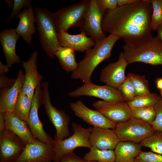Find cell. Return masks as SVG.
<instances>
[{"mask_svg":"<svg viewBox=\"0 0 162 162\" xmlns=\"http://www.w3.org/2000/svg\"><path fill=\"white\" fill-rule=\"evenodd\" d=\"M5 74H0V88L10 87L14 83L16 79L7 77Z\"/></svg>","mask_w":162,"mask_h":162,"instance_id":"obj_39","label":"cell"},{"mask_svg":"<svg viewBox=\"0 0 162 162\" xmlns=\"http://www.w3.org/2000/svg\"></svg>","mask_w":162,"mask_h":162,"instance_id":"obj_47","label":"cell"},{"mask_svg":"<svg viewBox=\"0 0 162 162\" xmlns=\"http://www.w3.org/2000/svg\"><path fill=\"white\" fill-rule=\"evenodd\" d=\"M140 143L142 147L148 148L153 152L162 155V132L154 131Z\"/></svg>","mask_w":162,"mask_h":162,"instance_id":"obj_29","label":"cell"},{"mask_svg":"<svg viewBox=\"0 0 162 162\" xmlns=\"http://www.w3.org/2000/svg\"><path fill=\"white\" fill-rule=\"evenodd\" d=\"M118 89L126 102L131 100L136 96L134 87L128 76Z\"/></svg>","mask_w":162,"mask_h":162,"instance_id":"obj_33","label":"cell"},{"mask_svg":"<svg viewBox=\"0 0 162 162\" xmlns=\"http://www.w3.org/2000/svg\"><path fill=\"white\" fill-rule=\"evenodd\" d=\"M38 56V52L34 51L27 61H23L22 62L25 72L22 92L32 99L36 88L41 84L43 79L42 76L38 70L37 62Z\"/></svg>","mask_w":162,"mask_h":162,"instance_id":"obj_17","label":"cell"},{"mask_svg":"<svg viewBox=\"0 0 162 162\" xmlns=\"http://www.w3.org/2000/svg\"><path fill=\"white\" fill-rule=\"evenodd\" d=\"M104 14L97 0H90L88 8L80 27L81 32L92 38L96 43L106 37L102 26Z\"/></svg>","mask_w":162,"mask_h":162,"instance_id":"obj_9","label":"cell"},{"mask_svg":"<svg viewBox=\"0 0 162 162\" xmlns=\"http://www.w3.org/2000/svg\"><path fill=\"white\" fill-rule=\"evenodd\" d=\"M20 36L15 29H4L0 33V41L5 57L6 65L10 68L15 64L21 62V59L16 53V45Z\"/></svg>","mask_w":162,"mask_h":162,"instance_id":"obj_19","label":"cell"},{"mask_svg":"<svg viewBox=\"0 0 162 162\" xmlns=\"http://www.w3.org/2000/svg\"><path fill=\"white\" fill-rule=\"evenodd\" d=\"M160 92L161 94V97H162V90H160Z\"/></svg>","mask_w":162,"mask_h":162,"instance_id":"obj_46","label":"cell"},{"mask_svg":"<svg viewBox=\"0 0 162 162\" xmlns=\"http://www.w3.org/2000/svg\"><path fill=\"white\" fill-rule=\"evenodd\" d=\"M161 97L157 94L151 93L142 96H136L132 100L127 102L130 110L154 106Z\"/></svg>","mask_w":162,"mask_h":162,"instance_id":"obj_28","label":"cell"},{"mask_svg":"<svg viewBox=\"0 0 162 162\" xmlns=\"http://www.w3.org/2000/svg\"><path fill=\"white\" fill-rule=\"evenodd\" d=\"M24 80V74L20 69L14 84L10 87L1 88L0 112H13L19 94L22 91Z\"/></svg>","mask_w":162,"mask_h":162,"instance_id":"obj_18","label":"cell"},{"mask_svg":"<svg viewBox=\"0 0 162 162\" xmlns=\"http://www.w3.org/2000/svg\"><path fill=\"white\" fill-rule=\"evenodd\" d=\"M8 7L9 8L13 9L14 5V0H5Z\"/></svg>","mask_w":162,"mask_h":162,"instance_id":"obj_45","label":"cell"},{"mask_svg":"<svg viewBox=\"0 0 162 162\" xmlns=\"http://www.w3.org/2000/svg\"><path fill=\"white\" fill-rule=\"evenodd\" d=\"M32 99L24 93H20L13 113L21 119L27 122L32 105Z\"/></svg>","mask_w":162,"mask_h":162,"instance_id":"obj_26","label":"cell"},{"mask_svg":"<svg viewBox=\"0 0 162 162\" xmlns=\"http://www.w3.org/2000/svg\"><path fill=\"white\" fill-rule=\"evenodd\" d=\"M152 8L150 27L152 30L157 31L162 23V0H150Z\"/></svg>","mask_w":162,"mask_h":162,"instance_id":"obj_32","label":"cell"},{"mask_svg":"<svg viewBox=\"0 0 162 162\" xmlns=\"http://www.w3.org/2000/svg\"><path fill=\"white\" fill-rule=\"evenodd\" d=\"M152 12L150 0H137L130 5L107 10L103 17L102 29L123 40L152 35Z\"/></svg>","mask_w":162,"mask_h":162,"instance_id":"obj_1","label":"cell"},{"mask_svg":"<svg viewBox=\"0 0 162 162\" xmlns=\"http://www.w3.org/2000/svg\"><path fill=\"white\" fill-rule=\"evenodd\" d=\"M114 130L119 142L136 143H140L155 131L150 124L132 117L126 121L117 124Z\"/></svg>","mask_w":162,"mask_h":162,"instance_id":"obj_8","label":"cell"},{"mask_svg":"<svg viewBox=\"0 0 162 162\" xmlns=\"http://www.w3.org/2000/svg\"><path fill=\"white\" fill-rule=\"evenodd\" d=\"M58 38L61 46L69 48L75 51L85 52L96 44L92 38L82 32L77 34H70L61 31L58 33Z\"/></svg>","mask_w":162,"mask_h":162,"instance_id":"obj_20","label":"cell"},{"mask_svg":"<svg viewBox=\"0 0 162 162\" xmlns=\"http://www.w3.org/2000/svg\"><path fill=\"white\" fill-rule=\"evenodd\" d=\"M42 88V104L49 120L55 127L56 133L54 140H63L70 136L69 129L70 118L64 111L54 107L52 104L49 90V83L41 84Z\"/></svg>","mask_w":162,"mask_h":162,"instance_id":"obj_5","label":"cell"},{"mask_svg":"<svg viewBox=\"0 0 162 162\" xmlns=\"http://www.w3.org/2000/svg\"><path fill=\"white\" fill-rule=\"evenodd\" d=\"M70 107L75 115L93 127L114 130L117 124L106 118L102 113L90 109L81 100L70 104Z\"/></svg>","mask_w":162,"mask_h":162,"instance_id":"obj_14","label":"cell"},{"mask_svg":"<svg viewBox=\"0 0 162 162\" xmlns=\"http://www.w3.org/2000/svg\"><path fill=\"white\" fill-rule=\"evenodd\" d=\"M128 64L123 52H120L117 61L109 64L102 69L100 81L118 89L126 78L125 71Z\"/></svg>","mask_w":162,"mask_h":162,"instance_id":"obj_16","label":"cell"},{"mask_svg":"<svg viewBox=\"0 0 162 162\" xmlns=\"http://www.w3.org/2000/svg\"><path fill=\"white\" fill-rule=\"evenodd\" d=\"M67 94L73 98L85 96L94 97L110 102L125 101L117 88L107 85H97L93 82L84 83L76 89L68 93Z\"/></svg>","mask_w":162,"mask_h":162,"instance_id":"obj_11","label":"cell"},{"mask_svg":"<svg viewBox=\"0 0 162 162\" xmlns=\"http://www.w3.org/2000/svg\"><path fill=\"white\" fill-rule=\"evenodd\" d=\"M36 28L39 40L44 51L50 59L55 57L56 50L61 46L58 38L54 13L46 8H34Z\"/></svg>","mask_w":162,"mask_h":162,"instance_id":"obj_4","label":"cell"},{"mask_svg":"<svg viewBox=\"0 0 162 162\" xmlns=\"http://www.w3.org/2000/svg\"><path fill=\"white\" fill-rule=\"evenodd\" d=\"M140 143L131 141H119L114 151L115 162H134L135 158L142 151Z\"/></svg>","mask_w":162,"mask_h":162,"instance_id":"obj_24","label":"cell"},{"mask_svg":"<svg viewBox=\"0 0 162 162\" xmlns=\"http://www.w3.org/2000/svg\"><path fill=\"white\" fill-rule=\"evenodd\" d=\"M134 162H162V155L151 152L142 151Z\"/></svg>","mask_w":162,"mask_h":162,"instance_id":"obj_36","label":"cell"},{"mask_svg":"<svg viewBox=\"0 0 162 162\" xmlns=\"http://www.w3.org/2000/svg\"><path fill=\"white\" fill-rule=\"evenodd\" d=\"M82 158L88 162H115L116 157L113 150H100L92 147Z\"/></svg>","mask_w":162,"mask_h":162,"instance_id":"obj_27","label":"cell"},{"mask_svg":"<svg viewBox=\"0 0 162 162\" xmlns=\"http://www.w3.org/2000/svg\"><path fill=\"white\" fill-rule=\"evenodd\" d=\"M97 3L102 11L114 9L117 7V0H97Z\"/></svg>","mask_w":162,"mask_h":162,"instance_id":"obj_37","label":"cell"},{"mask_svg":"<svg viewBox=\"0 0 162 162\" xmlns=\"http://www.w3.org/2000/svg\"><path fill=\"white\" fill-rule=\"evenodd\" d=\"M31 0H14V5L11 13L6 20L9 22L17 17L22 11V10L26 8L32 6Z\"/></svg>","mask_w":162,"mask_h":162,"instance_id":"obj_34","label":"cell"},{"mask_svg":"<svg viewBox=\"0 0 162 162\" xmlns=\"http://www.w3.org/2000/svg\"><path fill=\"white\" fill-rule=\"evenodd\" d=\"M127 76L133 84L136 96L144 95L151 93L148 81L144 76L130 73Z\"/></svg>","mask_w":162,"mask_h":162,"instance_id":"obj_30","label":"cell"},{"mask_svg":"<svg viewBox=\"0 0 162 162\" xmlns=\"http://www.w3.org/2000/svg\"><path fill=\"white\" fill-rule=\"evenodd\" d=\"M90 0H83L53 13L57 32H68L72 27L81 26L88 8Z\"/></svg>","mask_w":162,"mask_h":162,"instance_id":"obj_7","label":"cell"},{"mask_svg":"<svg viewBox=\"0 0 162 162\" xmlns=\"http://www.w3.org/2000/svg\"><path fill=\"white\" fill-rule=\"evenodd\" d=\"M124 55L128 64L141 62L162 65V41L152 35L124 39Z\"/></svg>","mask_w":162,"mask_h":162,"instance_id":"obj_2","label":"cell"},{"mask_svg":"<svg viewBox=\"0 0 162 162\" xmlns=\"http://www.w3.org/2000/svg\"><path fill=\"white\" fill-rule=\"evenodd\" d=\"M26 146L19 137L4 129L0 132V162H15Z\"/></svg>","mask_w":162,"mask_h":162,"instance_id":"obj_12","label":"cell"},{"mask_svg":"<svg viewBox=\"0 0 162 162\" xmlns=\"http://www.w3.org/2000/svg\"><path fill=\"white\" fill-rule=\"evenodd\" d=\"M9 68L6 64H3L0 61V74H6L9 72Z\"/></svg>","mask_w":162,"mask_h":162,"instance_id":"obj_42","label":"cell"},{"mask_svg":"<svg viewBox=\"0 0 162 162\" xmlns=\"http://www.w3.org/2000/svg\"><path fill=\"white\" fill-rule=\"evenodd\" d=\"M153 106L155 112V117L151 125L155 131L162 132V97Z\"/></svg>","mask_w":162,"mask_h":162,"instance_id":"obj_35","label":"cell"},{"mask_svg":"<svg viewBox=\"0 0 162 162\" xmlns=\"http://www.w3.org/2000/svg\"><path fill=\"white\" fill-rule=\"evenodd\" d=\"M137 0H117V6L120 7L131 4Z\"/></svg>","mask_w":162,"mask_h":162,"instance_id":"obj_40","label":"cell"},{"mask_svg":"<svg viewBox=\"0 0 162 162\" xmlns=\"http://www.w3.org/2000/svg\"><path fill=\"white\" fill-rule=\"evenodd\" d=\"M5 118L4 113L0 112V132L5 129Z\"/></svg>","mask_w":162,"mask_h":162,"instance_id":"obj_41","label":"cell"},{"mask_svg":"<svg viewBox=\"0 0 162 162\" xmlns=\"http://www.w3.org/2000/svg\"><path fill=\"white\" fill-rule=\"evenodd\" d=\"M157 31V35L156 36L162 41V23L158 27Z\"/></svg>","mask_w":162,"mask_h":162,"instance_id":"obj_44","label":"cell"},{"mask_svg":"<svg viewBox=\"0 0 162 162\" xmlns=\"http://www.w3.org/2000/svg\"><path fill=\"white\" fill-rule=\"evenodd\" d=\"M18 24L15 29L18 35L22 37L23 40L30 44L32 40V36L36 32L35 26V17L34 8L32 6L26 8L18 16Z\"/></svg>","mask_w":162,"mask_h":162,"instance_id":"obj_21","label":"cell"},{"mask_svg":"<svg viewBox=\"0 0 162 162\" xmlns=\"http://www.w3.org/2000/svg\"><path fill=\"white\" fill-rule=\"evenodd\" d=\"M5 118V128L19 137L26 145L36 140L33 137L27 123L15 116L13 112L4 113Z\"/></svg>","mask_w":162,"mask_h":162,"instance_id":"obj_23","label":"cell"},{"mask_svg":"<svg viewBox=\"0 0 162 162\" xmlns=\"http://www.w3.org/2000/svg\"><path fill=\"white\" fill-rule=\"evenodd\" d=\"M55 157L54 146L38 140L26 145L23 151L15 162H47Z\"/></svg>","mask_w":162,"mask_h":162,"instance_id":"obj_15","label":"cell"},{"mask_svg":"<svg viewBox=\"0 0 162 162\" xmlns=\"http://www.w3.org/2000/svg\"><path fill=\"white\" fill-rule=\"evenodd\" d=\"M120 38L116 35L110 34L96 43L93 48L85 52L83 58L78 63L77 68L72 72L71 78L80 80L84 83H92L91 76L94 71L100 63L111 57L112 49Z\"/></svg>","mask_w":162,"mask_h":162,"instance_id":"obj_3","label":"cell"},{"mask_svg":"<svg viewBox=\"0 0 162 162\" xmlns=\"http://www.w3.org/2000/svg\"><path fill=\"white\" fill-rule=\"evenodd\" d=\"M93 106L106 118L116 124L126 121L131 117V110L125 101L99 100L94 102Z\"/></svg>","mask_w":162,"mask_h":162,"instance_id":"obj_13","label":"cell"},{"mask_svg":"<svg viewBox=\"0 0 162 162\" xmlns=\"http://www.w3.org/2000/svg\"><path fill=\"white\" fill-rule=\"evenodd\" d=\"M73 134L63 140L57 141L53 139L55 157L53 162H60L64 155L74 152L79 147L90 149L92 147L89 142V137L92 127L86 128L80 124L72 122Z\"/></svg>","mask_w":162,"mask_h":162,"instance_id":"obj_6","label":"cell"},{"mask_svg":"<svg viewBox=\"0 0 162 162\" xmlns=\"http://www.w3.org/2000/svg\"><path fill=\"white\" fill-rule=\"evenodd\" d=\"M131 117L145 122L150 125L154 120L155 112L154 106H148L131 110Z\"/></svg>","mask_w":162,"mask_h":162,"instance_id":"obj_31","label":"cell"},{"mask_svg":"<svg viewBox=\"0 0 162 162\" xmlns=\"http://www.w3.org/2000/svg\"><path fill=\"white\" fill-rule=\"evenodd\" d=\"M60 162H88L83 160L82 158L76 154L74 152L66 154L61 159Z\"/></svg>","mask_w":162,"mask_h":162,"instance_id":"obj_38","label":"cell"},{"mask_svg":"<svg viewBox=\"0 0 162 162\" xmlns=\"http://www.w3.org/2000/svg\"><path fill=\"white\" fill-rule=\"evenodd\" d=\"M75 52L69 48L62 46L57 48L55 51V56L62 68L67 73L72 72L78 67Z\"/></svg>","mask_w":162,"mask_h":162,"instance_id":"obj_25","label":"cell"},{"mask_svg":"<svg viewBox=\"0 0 162 162\" xmlns=\"http://www.w3.org/2000/svg\"><path fill=\"white\" fill-rule=\"evenodd\" d=\"M42 88L41 84L36 88L32 99V105L27 122L34 138L46 144L53 146V139L44 130L43 124L38 114L42 104Z\"/></svg>","mask_w":162,"mask_h":162,"instance_id":"obj_10","label":"cell"},{"mask_svg":"<svg viewBox=\"0 0 162 162\" xmlns=\"http://www.w3.org/2000/svg\"><path fill=\"white\" fill-rule=\"evenodd\" d=\"M89 140L92 147L104 150H113L119 142L114 130L93 127Z\"/></svg>","mask_w":162,"mask_h":162,"instance_id":"obj_22","label":"cell"},{"mask_svg":"<svg viewBox=\"0 0 162 162\" xmlns=\"http://www.w3.org/2000/svg\"><path fill=\"white\" fill-rule=\"evenodd\" d=\"M156 86L160 90H162V78H157L155 80Z\"/></svg>","mask_w":162,"mask_h":162,"instance_id":"obj_43","label":"cell"}]
</instances>
